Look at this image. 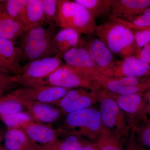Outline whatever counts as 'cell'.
<instances>
[{
	"mask_svg": "<svg viewBox=\"0 0 150 150\" xmlns=\"http://www.w3.org/2000/svg\"><path fill=\"white\" fill-rule=\"evenodd\" d=\"M95 33L113 55L122 59L137 56L141 49L136 43L132 30L118 18L97 25Z\"/></svg>",
	"mask_w": 150,
	"mask_h": 150,
	"instance_id": "obj_1",
	"label": "cell"
},
{
	"mask_svg": "<svg viewBox=\"0 0 150 150\" xmlns=\"http://www.w3.org/2000/svg\"><path fill=\"white\" fill-rule=\"evenodd\" d=\"M56 25L38 26L28 30L20 38L18 47L23 59L28 62L57 54L54 43Z\"/></svg>",
	"mask_w": 150,
	"mask_h": 150,
	"instance_id": "obj_2",
	"label": "cell"
},
{
	"mask_svg": "<svg viewBox=\"0 0 150 150\" xmlns=\"http://www.w3.org/2000/svg\"><path fill=\"white\" fill-rule=\"evenodd\" d=\"M56 26L75 30L81 34L95 33V19L88 11L74 1L57 0Z\"/></svg>",
	"mask_w": 150,
	"mask_h": 150,
	"instance_id": "obj_3",
	"label": "cell"
},
{
	"mask_svg": "<svg viewBox=\"0 0 150 150\" xmlns=\"http://www.w3.org/2000/svg\"><path fill=\"white\" fill-rule=\"evenodd\" d=\"M65 122L69 128L78 129L75 134L92 142H96L100 136L110 133L103 124L99 110L93 107L68 113Z\"/></svg>",
	"mask_w": 150,
	"mask_h": 150,
	"instance_id": "obj_4",
	"label": "cell"
},
{
	"mask_svg": "<svg viewBox=\"0 0 150 150\" xmlns=\"http://www.w3.org/2000/svg\"><path fill=\"white\" fill-rule=\"evenodd\" d=\"M100 117L104 127L110 133L121 138L126 136L130 129L123 111L107 91L96 89Z\"/></svg>",
	"mask_w": 150,
	"mask_h": 150,
	"instance_id": "obj_5",
	"label": "cell"
},
{
	"mask_svg": "<svg viewBox=\"0 0 150 150\" xmlns=\"http://www.w3.org/2000/svg\"><path fill=\"white\" fill-rule=\"evenodd\" d=\"M91 80L95 90L101 88L116 94L142 93L150 89V77L112 78L100 74Z\"/></svg>",
	"mask_w": 150,
	"mask_h": 150,
	"instance_id": "obj_6",
	"label": "cell"
},
{
	"mask_svg": "<svg viewBox=\"0 0 150 150\" xmlns=\"http://www.w3.org/2000/svg\"><path fill=\"white\" fill-rule=\"evenodd\" d=\"M62 59L57 54L28 62L22 67L20 73L16 76L18 83L23 86H37L63 64Z\"/></svg>",
	"mask_w": 150,
	"mask_h": 150,
	"instance_id": "obj_7",
	"label": "cell"
},
{
	"mask_svg": "<svg viewBox=\"0 0 150 150\" xmlns=\"http://www.w3.org/2000/svg\"><path fill=\"white\" fill-rule=\"evenodd\" d=\"M146 92L131 95H118L108 92L123 111L130 129L150 118Z\"/></svg>",
	"mask_w": 150,
	"mask_h": 150,
	"instance_id": "obj_8",
	"label": "cell"
},
{
	"mask_svg": "<svg viewBox=\"0 0 150 150\" xmlns=\"http://www.w3.org/2000/svg\"><path fill=\"white\" fill-rule=\"evenodd\" d=\"M37 86H52L68 89L84 88L95 90L89 77L67 64L62 66Z\"/></svg>",
	"mask_w": 150,
	"mask_h": 150,
	"instance_id": "obj_9",
	"label": "cell"
},
{
	"mask_svg": "<svg viewBox=\"0 0 150 150\" xmlns=\"http://www.w3.org/2000/svg\"><path fill=\"white\" fill-rule=\"evenodd\" d=\"M70 89L52 86H23L11 91L23 99L43 103H56L65 96Z\"/></svg>",
	"mask_w": 150,
	"mask_h": 150,
	"instance_id": "obj_10",
	"label": "cell"
},
{
	"mask_svg": "<svg viewBox=\"0 0 150 150\" xmlns=\"http://www.w3.org/2000/svg\"><path fill=\"white\" fill-rule=\"evenodd\" d=\"M78 46L88 51L103 75L111 69L117 60L109 48L98 37L81 38Z\"/></svg>",
	"mask_w": 150,
	"mask_h": 150,
	"instance_id": "obj_11",
	"label": "cell"
},
{
	"mask_svg": "<svg viewBox=\"0 0 150 150\" xmlns=\"http://www.w3.org/2000/svg\"><path fill=\"white\" fill-rule=\"evenodd\" d=\"M150 71L149 64L137 56H130L121 60H117L112 68L104 76L112 78L148 77Z\"/></svg>",
	"mask_w": 150,
	"mask_h": 150,
	"instance_id": "obj_12",
	"label": "cell"
},
{
	"mask_svg": "<svg viewBox=\"0 0 150 150\" xmlns=\"http://www.w3.org/2000/svg\"><path fill=\"white\" fill-rule=\"evenodd\" d=\"M97 102L95 90L78 88L70 89L64 96L57 102L63 111L68 114L91 107Z\"/></svg>",
	"mask_w": 150,
	"mask_h": 150,
	"instance_id": "obj_13",
	"label": "cell"
},
{
	"mask_svg": "<svg viewBox=\"0 0 150 150\" xmlns=\"http://www.w3.org/2000/svg\"><path fill=\"white\" fill-rule=\"evenodd\" d=\"M62 59H64L66 64L83 73L91 79L95 76L102 74L88 51L80 46L68 51L62 56Z\"/></svg>",
	"mask_w": 150,
	"mask_h": 150,
	"instance_id": "obj_14",
	"label": "cell"
},
{
	"mask_svg": "<svg viewBox=\"0 0 150 150\" xmlns=\"http://www.w3.org/2000/svg\"><path fill=\"white\" fill-rule=\"evenodd\" d=\"M150 6V0H113L110 18L128 21Z\"/></svg>",
	"mask_w": 150,
	"mask_h": 150,
	"instance_id": "obj_15",
	"label": "cell"
},
{
	"mask_svg": "<svg viewBox=\"0 0 150 150\" xmlns=\"http://www.w3.org/2000/svg\"><path fill=\"white\" fill-rule=\"evenodd\" d=\"M16 96L23 106L29 110L31 117L36 121L42 123H53L60 118V110L53 106L43 103L27 100Z\"/></svg>",
	"mask_w": 150,
	"mask_h": 150,
	"instance_id": "obj_16",
	"label": "cell"
},
{
	"mask_svg": "<svg viewBox=\"0 0 150 150\" xmlns=\"http://www.w3.org/2000/svg\"><path fill=\"white\" fill-rule=\"evenodd\" d=\"M30 29L6 13L0 1V38L15 41Z\"/></svg>",
	"mask_w": 150,
	"mask_h": 150,
	"instance_id": "obj_17",
	"label": "cell"
},
{
	"mask_svg": "<svg viewBox=\"0 0 150 150\" xmlns=\"http://www.w3.org/2000/svg\"><path fill=\"white\" fill-rule=\"evenodd\" d=\"M20 126L31 141L37 144L39 143L40 146L48 144L58 140L56 131L49 126L31 121L23 123Z\"/></svg>",
	"mask_w": 150,
	"mask_h": 150,
	"instance_id": "obj_18",
	"label": "cell"
},
{
	"mask_svg": "<svg viewBox=\"0 0 150 150\" xmlns=\"http://www.w3.org/2000/svg\"><path fill=\"white\" fill-rule=\"evenodd\" d=\"M5 147L10 150H40L24 131L17 128L9 129L4 136Z\"/></svg>",
	"mask_w": 150,
	"mask_h": 150,
	"instance_id": "obj_19",
	"label": "cell"
},
{
	"mask_svg": "<svg viewBox=\"0 0 150 150\" xmlns=\"http://www.w3.org/2000/svg\"><path fill=\"white\" fill-rule=\"evenodd\" d=\"M80 33L71 28H62L56 33L54 43L57 54L62 58L68 51L79 46L81 40Z\"/></svg>",
	"mask_w": 150,
	"mask_h": 150,
	"instance_id": "obj_20",
	"label": "cell"
},
{
	"mask_svg": "<svg viewBox=\"0 0 150 150\" xmlns=\"http://www.w3.org/2000/svg\"><path fill=\"white\" fill-rule=\"evenodd\" d=\"M0 54L20 73L22 68L21 62L23 59L18 47L15 45L14 41L0 38Z\"/></svg>",
	"mask_w": 150,
	"mask_h": 150,
	"instance_id": "obj_21",
	"label": "cell"
},
{
	"mask_svg": "<svg viewBox=\"0 0 150 150\" xmlns=\"http://www.w3.org/2000/svg\"><path fill=\"white\" fill-rule=\"evenodd\" d=\"M25 16L30 29L45 24L43 0H27Z\"/></svg>",
	"mask_w": 150,
	"mask_h": 150,
	"instance_id": "obj_22",
	"label": "cell"
},
{
	"mask_svg": "<svg viewBox=\"0 0 150 150\" xmlns=\"http://www.w3.org/2000/svg\"><path fill=\"white\" fill-rule=\"evenodd\" d=\"M83 6L95 19L110 16L113 0H75Z\"/></svg>",
	"mask_w": 150,
	"mask_h": 150,
	"instance_id": "obj_23",
	"label": "cell"
},
{
	"mask_svg": "<svg viewBox=\"0 0 150 150\" xmlns=\"http://www.w3.org/2000/svg\"><path fill=\"white\" fill-rule=\"evenodd\" d=\"M79 135L71 133L62 141L57 140L48 144L40 146V150H79L86 140Z\"/></svg>",
	"mask_w": 150,
	"mask_h": 150,
	"instance_id": "obj_24",
	"label": "cell"
},
{
	"mask_svg": "<svg viewBox=\"0 0 150 150\" xmlns=\"http://www.w3.org/2000/svg\"><path fill=\"white\" fill-rule=\"evenodd\" d=\"M1 2L8 15L28 27L25 16L27 0H7L1 1Z\"/></svg>",
	"mask_w": 150,
	"mask_h": 150,
	"instance_id": "obj_25",
	"label": "cell"
},
{
	"mask_svg": "<svg viewBox=\"0 0 150 150\" xmlns=\"http://www.w3.org/2000/svg\"><path fill=\"white\" fill-rule=\"evenodd\" d=\"M22 104L11 91L0 97V117L22 112Z\"/></svg>",
	"mask_w": 150,
	"mask_h": 150,
	"instance_id": "obj_26",
	"label": "cell"
},
{
	"mask_svg": "<svg viewBox=\"0 0 150 150\" xmlns=\"http://www.w3.org/2000/svg\"><path fill=\"white\" fill-rule=\"evenodd\" d=\"M141 150H150V118L131 128Z\"/></svg>",
	"mask_w": 150,
	"mask_h": 150,
	"instance_id": "obj_27",
	"label": "cell"
},
{
	"mask_svg": "<svg viewBox=\"0 0 150 150\" xmlns=\"http://www.w3.org/2000/svg\"><path fill=\"white\" fill-rule=\"evenodd\" d=\"M96 142L98 150H124L122 138L112 133L103 134Z\"/></svg>",
	"mask_w": 150,
	"mask_h": 150,
	"instance_id": "obj_28",
	"label": "cell"
},
{
	"mask_svg": "<svg viewBox=\"0 0 150 150\" xmlns=\"http://www.w3.org/2000/svg\"><path fill=\"white\" fill-rule=\"evenodd\" d=\"M132 30H141L150 28V8H146L140 14L128 21L118 18Z\"/></svg>",
	"mask_w": 150,
	"mask_h": 150,
	"instance_id": "obj_29",
	"label": "cell"
},
{
	"mask_svg": "<svg viewBox=\"0 0 150 150\" xmlns=\"http://www.w3.org/2000/svg\"><path fill=\"white\" fill-rule=\"evenodd\" d=\"M0 117L4 123L11 129H18L23 123L31 121V116L22 112L4 115Z\"/></svg>",
	"mask_w": 150,
	"mask_h": 150,
	"instance_id": "obj_30",
	"label": "cell"
},
{
	"mask_svg": "<svg viewBox=\"0 0 150 150\" xmlns=\"http://www.w3.org/2000/svg\"><path fill=\"white\" fill-rule=\"evenodd\" d=\"M45 24L49 26L56 25L57 0H43Z\"/></svg>",
	"mask_w": 150,
	"mask_h": 150,
	"instance_id": "obj_31",
	"label": "cell"
},
{
	"mask_svg": "<svg viewBox=\"0 0 150 150\" xmlns=\"http://www.w3.org/2000/svg\"><path fill=\"white\" fill-rule=\"evenodd\" d=\"M18 85L16 76L0 72V97L15 89Z\"/></svg>",
	"mask_w": 150,
	"mask_h": 150,
	"instance_id": "obj_32",
	"label": "cell"
},
{
	"mask_svg": "<svg viewBox=\"0 0 150 150\" xmlns=\"http://www.w3.org/2000/svg\"><path fill=\"white\" fill-rule=\"evenodd\" d=\"M133 31L137 46L140 49L150 42V28Z\"/></svg>",
	"mask_w": 150,
	"mask_h": 150,
	"instance_id": "obj_33",
	"label": "cell"
},
{
	"mask_svg": "<svg viewBox=\"0 0 150 150\" xmlns=\"http://www.w3.org/2000/svg\"><path fill=\"white\" fill-rule=\"evenodd\" d=\"M0 72L12 75L17 76L19 74L17 71L11 64H10L0 54Z\"/></svg>",
	"mask_w": 150,
	"mask_h": 150,
	"instance_id": "obj_34",
	"label": "cell"
},
{
	"mask_svg": "<svg viewBox=\"0 0 150 150\" xmlns=\"http://www.w3.org/2000/svg\"><path fill=\"white\" fill-rule=\"evenodd\" d=\"M137 57L150 64V42L141 48Z\"/></svg>",
	"mask_w": 150,
	"mask_h": 150,
	"instance_id": "obj_35",
	"label": "cell"
},
{
	"mask_svg": "<svg viewBox=\"0 0 150 150\" xmlns=\"http://www.w3.org/2000/svg\"><path fill=\"white\" fill-rule=\"evenodd\" d=\"M79 150H98L96 142L85 140Z\"/></svg>",
	"mask_w": 150,
	"mask_h": 150,
	"instance_id": "obj_36",
	"label": "cell"
},
{
	"mask_svg": "<svg viewBox=\"0 0 150 150\" xmlns=\"http://www.w3.org/2000/svg\"><path fill=\"white\" fill-rule=\"evenodd\" d=\"M146 98L150 114V89L146 92Z\"/></svg>",
	"mask_w": 150,
	"mask_h": 150,
	"instance_id": "obj_37",
	"label": "cell"
},
{
	"mask_svg": "<svg viewBox=\"0 0 150 150\" xmlns=\"http://www.w3.org/2000/svg\"><path fill=\"white\" fill-rule=\"evenodd\" d=\"M128 150H137V148L135 147L134 146L132 147L131 148H130V149H128Z\"/></svg>",
	"mask_w": 150,
	"mask_h": 150,
	"instance_id": "obj_38",
	"label": "cell"
},
{
	"mask_svg": "<svg viewBox=\"0 0 150 150\" xmlns=\"http://www.w3.org/2000/svg\"><path fill=\"white\" fill-rule=\"evenodd\" d=\"M2 139V137L1 135L0 134V143L1 142Z\"/></svg>",
	"mask_w": 150,
	"mask_h": 150,
	"instance_id": "obj_39",
	"label": "cell"
},
{
	"mask_svg": "<svg viewBox=\"0 0 150 150\" xmlns=\"http://www.w3.org/2000/svg\"><path fill=\"white\" fill-rule=\"evenodd\" d=\"M0 150H10L7 149H6V148L5 149H3V148H0Z\"/></svg>",
	"mask_w": 150,
	"mask_h": 150,
	"instance_id": "obj_40",
	"label": "cell"
},
{
	"mask_svg": "<svg viewBox=\"0 0 150 150\" xmlns=\"http://www.w3.org/2000/svg\"><path fill=\"white\" fill-rule=\"evenodd\" d=\"M148 77H150V71L149 74V76H148Z\"/></svg>",
	"mask_w": 150,
	"mask_h": 150,
	"instance_id": "obj_41",
	"label": "cell"
}]
</instances>
